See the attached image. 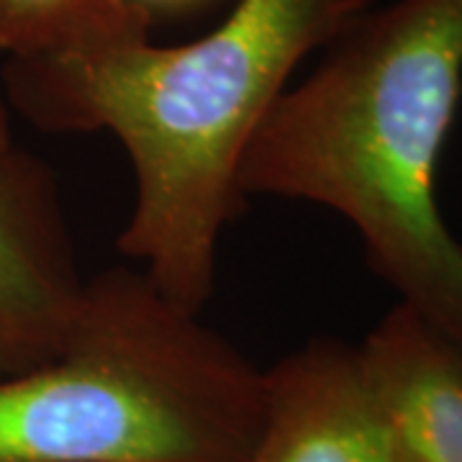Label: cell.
Returning a JSON list of instances; mask_svg holds the SVG:
<instances>
[{
	"instance_id": "cell-7",
	"label": "cell",
	"mask_w": 462,
	"mask_h": 462,
	"mask_svg": "<svg viewBox=\"0 0 462 462\" xmlns=\"http://www.w3.org/2000/svg\"><path fill=\"white\" fill-rule=\"evenodd\" d=\"M152 16L132 0H0V54L36 57L149 36Z\"/></svg>"
},
{
	"instance_id": "cell-5",
	"label": "cell",
	"mask_w": 462,
	"mask_h": 462,
	"mask_svg": "<svg viewBox=\"0 0 462 462\" xmlns=\"http://www.w3.org/2000/svg\"><path fill=\"white\" fill-rule=\"evenodd\" d=\"M247 462H403L360 346L316 339L264 373Z\"/></svg>"
},
{
	"instance_id": "cell-6",
	"label": "cell",
	"mask_w": 462,
	"mask_h": 462,
	"mask_svg": "<svg viewBox=\"0 0 462 462\" xmlns=\"http://www.w3.org/2000/svg\"><path fill=\"white\" fill-rule=\"evenodd\" d=\"M363 352L403 462H462V346L398 303Z\"/></svg>"
},
{
	"instance_id": "cell-9",
	"label": "cell",
	"mask_w": 462,
	"mask_h": 462,
	"mask_svg": "<svg viewBox=\"0 0 462 462\" xmlns=\"http://www.w3.org/2000/svg\"><path fill=\"white\" fill-rule=\"evenodd\" d=\"M134 5H139V8H144L149 16H152V11H175V8H188V5H193V3H199V0H132Z\"/></svg>"
},
{
	"instance_id": "cell-3",
	"label": "cell",
	"mask_w": 462,
	"mask_h": 462,
	"mask_svg": "<svg viewBox=\"0 0 462 462\" xmlns=\"http://www.w3.org/2000/svg\"><path fill=\"white\" fill-rule=\"evenodd\" d=\"M263 421L264 370L121 267L54 360L0 378V462H247Z\"/></svg>"
},
{
	"instance_id": "cell-1",
	"label": "cell",
	"mask_w": 462,
	"mask_h": 462,
	"mask_svg": "<svg viewBox=\"0 0 462 462\" xmlns=\"http://www.w3.org/2000/svg\"><path fill=\"white\" fill-rule=\"evenodd\" d=\"M370 0H239L180 47L149 36L5 60L0 93L42 132H111L136 200L118 247L175 306L214 293L224 226L242 208V162L298 62L337 42Z\"/></svg>"
},
{
	"instance_id": "cell-8",
	"label": "cell",
	"mask_w": 462,
	"mask_h": 462,
	"mask_svg": "<svg viewBox=\"0 0 462 462\" xmlns=\"http://www.w3.org/2000/svg\"><path fill=\"white\" fill-rule=\"evenodd\" d=\"M14 144L16 142H14V134H11V111L5 106L3 93H0V154H5Z\"/></svg>"
},
{
	"instance_id": "cell-4",
	"label": "cell",
	"mask_w": 462,
	"mask_h": 462,
	"mask_svg": "<svg viewBox=\"0 0 462 462\" xmlns=\"http://www.w3.org/2000/svg\"><path fill=\"white\" fill-rule=\"evenodd\" d=\"M54 175L36 154H0V378L54 360L85 298Z\"/></svg>"
},
{
	"instance_id": "cell-2",
	"label": "cell",
	"mask_w": 462,
	"mask_h": 462,
	"mask_svg": "<svg viewBox=\"0 0 462 462\" xmlns=\"http://www.w3.org/2000/svg\"><path fill=\"white\" fill-rule=\"evenodd\" d=\"M334 44L270 108L239 188L345 216L401 303L462 346V245L437 203L462 96V0H401Z\"/></svg>"
}]
</instances>
